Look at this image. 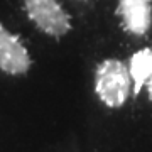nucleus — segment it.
Masks as SVG:
<instances>
[{
  "mask_svg": "<svg viewBox=\"0 0 152 152\" xmlns=\"http://www.w3.org/2000/svg\"><path fill=\"white\" fill-rule=\"evenodd\" d=\"M147 91H149V96H151V100H152V76H151V80L147 81Z\"/></svg>",
  "mask_w": 152,
  "mask_h": 152,
  "instance_id": "obj_6",
  "label": "nucleus"
},
{
  "mask_svg": "<svg viewBox=\"0 0 152 152\" xmlns=\"http://www.w3.org/2000/svg\"><path fill=\"white\" fill-rule=\"evenodd\" d=\"M96 93L108 107H120L130 93V73L122 61L107 59L96 69Z\"/></svg>",
  "mask_w": 152,
  "mask_h": 152,
  "instance_id": "obj_1",
  "label": "nucleus"
},
{
  "mask_svg": "<svg viewBox=\"0 0 152 152\" xmlns=\"http://www.w3.org/2000/svg\"><path fill=\"white\" fill-rule=\"evenodd\" d=\"M118 12L129 32L144 36L152 22V7L149 0H120Z\"/></svg>",
  "mask_w": 152,
  "mask_h": 152,
  "instance_id": "obj_4",
  "label": "nucleus"
},
{
  "mask_svg": "<svg viewBox=\"0 0 152 152\" xmlns=\"http://www.w3.org/2000/svg\"><path fill=\"white\" fill-rule=\"evenodd\" d=\"M129 73L134 80V93H139L152 76V49H142L132 56Z\"/></svg>",
  "mask_w": 152,
  "mask_h": 152,
  "instance_id": "obj_5",
  "label": "nucleus"
},
{
  "mask_svg": "<svg viewBox=\"0 0 152 152\" xmlns=\"http://www.w3.org/2000/svg\"><path fill=\"white\" fill-rule=\"evenodd\" d=\"M31 66L27 49L17 36L0 26V69L9 75H22Z\"/></svg>",
  "mask_w": 152,
  "mask_h": 152,
  "instance_id": "obj_3",
  "label": "nucleus"
},
{
  "mask_svg": "<svg viewBox=\"0 0 152 152\" xmlns=\"http://www.w3.org/2000/svg\"><path fill=\"white\" fill-rule=\"evenodd\" d=\"M29 17L49 36H63L69 31V17L56 0H24Z\"/></svg>",
  "mask_w": 152,
  "mask_h": 152,
  "instance_id": "obj_2",
  "label": "nucleus"
}]
</instances>
